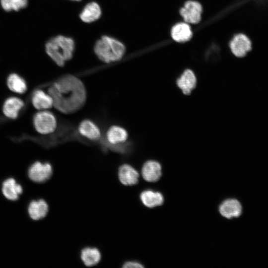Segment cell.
Returning <instances> with one entry per match:
<instances>
[{
	"mask_svg": "<svg viewBox=\"0 0 268 268\" xmlns=\"http://www.w3.org/2000/svg\"><path fill=\"white\" fill-rule=\"evenodd\" d=\"M142 203L147 207H153L160 205L163 202V197L159 192L151 190H146L140 196Z\"/></svg>",
	"mask_w": 268,
	"mask_h": 268,
	"instance_id": "44dd1931",
	"label": "cell"
},
{
	"mask_svg": "<svg viewBox=\"0 0 268 268\" xmlns=\"http://www.w3.org/2000/svg\"><path fill=\"white\" fill-rule=\"evenodd\" d=\"M6 84L10 91L17 94H23L27 89V83L24 79L15 73L8 75Z\"/></svg>",
	"mask_w": 268,
	"mask_h": 268,
	"instance_id": "d6986e66",
	"label": "cell"
},
{
	"mask_svg": "<svg viewBox=\"0 0 268 268\" xmlns=\"http://www.w3.org/2000/svg\"><path fill=\"white\" fill-rule=\"evenodd\" d=\"M171 34L173 40L179 42L187 41L192 36L190 26L186 22H181L175 25L171 29Z\"/></svg>",
	"mask_w": 268,
	"mask_h": 268,
	"instance_id": "9a60e30c",
	"label": "cell"
},
{
	"mask_svg": "<svg viewBox=\"0 0 268 268\" xmlns=\"http://www.w3.org/2000/svg\"><path fill=\"white\" fill-rule=\"evenodd\" d=\"M232 53L237 57H243L252 49V42L246 35L242 33L234 36L230 43Z\"/></svg>",
	"mask_w": 268,
	"mask_h": 268,
	"instance_id": "52a82bcc",
	"label": "cell"
},
{
	"mask_svg": "<svg viewBox=\"0 0 268 268\" xmlns=\"http://www.w3.org/2000/svg\"><path fill=\"white\" fill-rule=\"evenodd\" d=\"M31 103L33 107L39 111L48 110L53 106L51 96L41 89H37L33 92Z\"/></svg>",
	"mask_w": 268,
	"mask_h": 268,
	"instance_id": "8fae6325",
	"label": "cell"
},
{
	"mask_svg": "<svg viewBox=\"0 0 268 268\" xmlns=\"http://www.w3.org/2000/svg\"><path fill=\"white\" fill-rule=\"evenodd\" d=\"M74 49L73 40L62 35L51 38L45 45L47 55L60 67L64 66L66 62L71 59Z\"/></svg>",
	"mask_w": 268,
	"mask_h": 268,
	"instance_id": "7a4b0ae2",
	"label": "cell"
},
{
	"mask_svg": "<svg viewBox=\"0 0 268 268\" xmlns=\"http://www.w3.org/2000/svg\"><path fill=\"white\" fill-rule=\"evenodd\" d=\"M78 131L81 136L91 141L98 140L101 135L99 127L89 119L83 120L79 123Z\"/></svg>",
	"mask_w": 268,
	"mask_h": 268,
	"instance_id": "9c48e42d",
	"label": "cell"
},
{
	"mask_svg": "<svg viewBox=\"0 0 268 268\" xmlns=\"http://www.w3.org/2000/svg\"><path fill=\"white\" fill-rule=\"evenodd\" d=\"M118 175L120 182L125 185H135L138 182L139 175L137 171L129 164L121 165L119 169Z\"/></svg>",
	"mask_w": 268,
	"mask_h": 268,
	"instance_id": "5bb4252c",
	"label": "cell"
},
{
	"mask_svg": "<svg viewBox=\"0 0 268 268\" xmlns=\"http://www.w3.org/2000/svg\"><path fill=\"white\" fill-rule=\"evenodd\" d=\"M179 87L185 94H189L196 85V78L194 72L190 70H186L177 80Z\"/></svg>",
	"mask_w": 268,
	"mask_h": 268,
	"instance_id": "ac0fdd59",
	"label": "cell"
},
{
	"mask_svg": "<svg viewBox=\"0 0 268 268\" xmlns=\"http://www.w3.org/2000/svg\"><path fill=\"white\" fill-rule=\"evenodd\" d=\"M242 211V207L240 202L234 199L225 200L219 206L220 214L229 219L239 217Z\"/></svg>",
	"mask_w": 268,
	"mask_h": 268,
	"instance_id": "7c38bea8",
	"label": "cell"
},
{
	"mask_svg": "<svg viewBox=\"0 0 268 268\" xmlns=\"http://www.w3.org/2000/svg\"><path fill=\"white\" fill-rule=\"evenodd\" d=\"M53 107L64 114H71L81 109L87 98L85 87L78 77L67 74L58 79L48 88Z\"/></svg>",
	"mask_w": 268,
	"mask_h": 268,
	"instance_id": "6da1fadb",
	"label": "cell"
},
{
	"mask_svg": "<svg viewBox=\"0 0 268 268\" xmlns=\"http://www.w3.org/2000/svg\"><path fill=\"white\" fill-rule=\"evenodd\" d=\"M72 0L80 1V0Z\"/></svg>",
	"mask_w": 268,
	"mask_h": 268,
	"instance_id": "d4e9b609",
	"label": "cell"
},
{
	"mask_svg": "<svg viewBox=\"0 0 268 268\" xmlns=\"http://www.w3.org/2000/svg\"><path fill=\"white\" fill-rule=\"evenodd\" d=\"M33 125L37 133L43 135L53 133L57 127L55 115L48 110H40L33 118Z\"/></svg>",
	"mask_w": 268,
	"mask_h": 268,
	"instance_id": "277c9868",
	"label": "cell"
},
{
	"mask_svg": "<svg viewBox=\"0 0 268 268\" xmlns=\"http://www.w3.org/2000/svg\"><path fill=\"white\" fill-rule=\"evenodd\" d=\"M94 50L101 61L110 63L120 60L125 54L126 48L119 40L104 36L96 42Z\"/></svg>",
	"mask_w": 268,
	"mask_h": 268,
	"instance_id": "3957f363",
	"label": "cell"
},
{
	"mask_svg": "<svg viewBox=\"0 0 268 268\" xmlns=\"http://www.w3.org/2000/svg\"><path fill=\"white\" fill-rule=\"evenodd\" d=\"M48 211V204L43 200L31 201L28 207V213L30 217L35 220L44 218Z\"/></svg>",
	"mask_w": 268,
	"mask_h": 268,
	"instance_id": "ffe728a7",
	"label": "cell"
},
{
	"mask_svg": "<svg viewBox=\"0 0 268 268\" xmlns=\"http://www.w3.org/2000/svg\"><path fill=\"white\" fill-rule=\"evenodd\" d=\"M125 268H140L143 267V266L136 262H128L123 266Z\"/></svg>",
	"mask_w": 268,
	"mask_h": 268,
	"instance_id": "cb8c5ba5",
	"label": "cell"
},
{
	"mask_svg": "<svg viewBox=\"0 0 268 268\" xmlns=\"http://www.w3.org/2000/svg\"><path fill=\"white\" fill-rule=\"evenodd\" d=\"M107 141L112 146V149L117 147L116 149L119 150L120 144L125 143L128 138V133L123 127L113 125L111 126L107 131L106 134Z\"/></svg>",
	"mask_w": 268,
	"mask_h": 268,
	"instance_id": "ba28073f",
	"label": "cell"
},
{
	"mask_svg": "<svg viewBox=\"0 0 268 268\" xmlns=\"http://www.w3.org/2000/svg\"><path fill=\"white\" fill-rule=\"evenodd\" d=\"M0 2L4 10L18 11L27 6L28 0H0Z\"/></svg>",
	"mask_w": 268,
	"mask_h": 268,
	"instance_id": "603a6c76",
	"label": "cell"
},
{
	"mask_svg": "<svg viewBox=\"0 0 268 268\" xmlns=\"http://www.w3.org/2000/svg\"><path fill=\"white\" fill-rule=\"evenodd\" d=\"M201 4L195 1H187L180 10V13L185 22L191 24L198 23L201 19L202 13Z\"/></svg>",
	"mask_w": 268,
	"mask_h": 268,
	"instance_id": "8992f818",
	"label": "cell"
},
{
	"mask_svg": "<svg viewBox=\"0 0 268 268\" xmlns=\"http://www.w3.org/2000/svg\"><path fill=\"white\" fill-rule=\"evenodd\" d=\"M81 258L84 264L88 267L97 264L100 260L99 251L95 248H86L81 253Z\"/></svg>",
	"mask_w": 268,
	"mask_h": 268,
	"instance_id": "7402d4cb",
	"label": "cell"
},
{
	"mask_svg": "<svg viewBox=\"0 0 268 268\" xmlns=\"http://www.w3.org/2000/svg\"><path fill=\"white\" fill-rule=\"evenodd\" d=\"M101 14L100 6L96 2L87 4L80 13V19L84 22L90 23L99 18Z\"/></svg>",
	"mask_w": 268,
	"mask_h": 268,
	"instance_id": "e0dca14e",
	"label": "cell"
},
{
	"mask_svg": "<svg viewBox=\"0 0 268 268\" xmlns=\"http://www.w3.org/2000/svg\"><path fill=\"white\" fill-rule=\"evenodd\" d=\"M52 174V167L48 162L37 161L29 168L28 176L33 181L43 183L48 180Z\"/></svg>",
	"mask_w": 268,
	"mask_h": 268,
	"instance_id": "5b68a950",
	"label": "cell"
},
{
	"mask_svg": "<svg viewBox=\"0 0 268 268\" xmlns=\"http://www.w3.org/2000/svg\"><path fill=\"white\" fill-rule=\"evenodd\" d=\"M141 174L145 180L150 182H156L161 176V167L157 161H146L142 166Z\"/></svg>",
	"mask_w": 268,
	"mask_h": 268,
	"instance_id": "4fadbf2b",
	"label": "cell"
},
{
	"mask_svg": "<svg viewBox=\"0 0 268 268\" xmlns=\"http://www.w3.org/2000/svg\"><path fill=\"white\" fill-rule=\"evenodd\" d=\"M24 106V103L20 98L11 96L7 98L2 105V110L4 115L10 119H15Z\"/></svg>",
	"mask_w": 268,
	"mask_h": 268,
	"instance_id": "30bf717a",
	"label": "cell"
},
{
	"mask_svg": "<svg viewBox=\"0 0 268 268\" xmlns=\"http://www.w3.org/2000/svg\"><path fill=\"white\" fill-rule=\"evenodd\" d=\"M2 192L4 197L7 199L15 201L22 193V188L14 179L9 178L3 183Z\"/></svg>",
	"mask_w": 268,
	"mask_h": 268,
	"instance_id": "2e32d148",
	"label": "cell"
}]
</instances>
